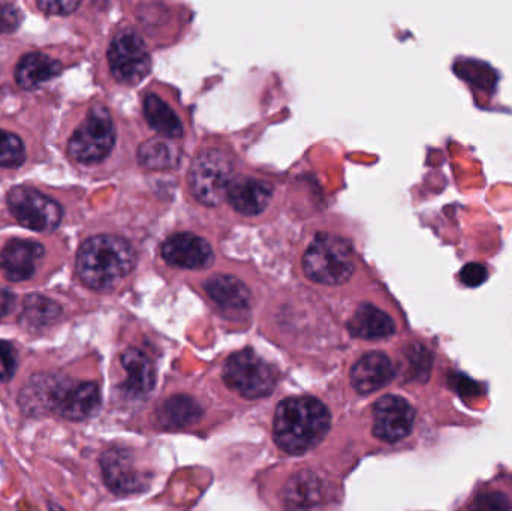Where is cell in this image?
Masks as SVG:
<instances>
[{
    "mask_svg": "<svg viewBox=\"0 0 512 511\" xmlns=\"http://www.w3.org/2000/svg\"><path fill=\"white\" fill-rule=\"evenodd\" d=\"M225 383L246 399L271 395L276 386V371L252 350L239 351L225 363Z\"/></svg>",
    "mask_w": 512,
    "mask_h": 511,
    "instance_id": "obj_6",
    "label": "cell"
},
{
    "mask_svg": "<svg viewBox=\"0 0 512 511\" xmlns=\"http://www.w3.org/2000/svg\"><path fill=\"white\" fill-rule=\"evenodd\" d=\"M233 162L228 153L207 149L192 162L189 185L198 201L206 206H218L227 198L231 185Z\"/></svg>",
    "mask_w": 512,
    "mask_h": 511,
    "instance_id": "obj_5",
    "label": "cell"
},
{
    "mask_svg": "<svg viewBox=\"0 0 512 511\" xmlns=\"http://www.w3.org/2000/svg\"><path fill=\"white\" fill-rule=\"evenodd\" d=\"M469 511H512L507 495L499 491L484 492L472 501Z\"/></svg>",
    "mask_w": 512,
    "mask_h": 511,
    "instance_id": "obj_26",
    "label": "cell"
},
{
    "mask_svg": "<svg viewBox=\"0 0 512 511\" xmlns=\"http://www.w3.org/2000/svg\"><path fill=\"white\" fill-rule=\"evenodd\" d=\"M78 6H80V2H77V0H62V2H47V0H42V2H38V8L48 15H69L72 14Z\"/></svg>",
    "mask_w": 512,
    "mask_h": 511,
    "instance_id": "obj_30",
    "label": "cell"
},
{
    "mask_svg": "<svg viewBox=\"0 0 512 511\" xmlns=\"http://www.w3.org/2000/svg\"><path fill=\"white\" fill-rule=\"evenodd\" d=\"M62 63L44 53H29L21 57L15 68V81L23 89H35L62 74Z\"/></svg>",
    "mask_w": 512,
    "mask_h": 511,
    "instance_id": "obj_17",
    "label": "cell"
},
{
    "mask_svg": "<svg viewBox=\"0 0 512 511\" xmlns=\"http://www.w3.org/2000/svg\"><path fill=\"white\" fill-rule=\"evenodd\" d=\"M207 294L216 305L231 311H240L251 305V291L240 279L228 275H216L206 284Z\"/></svg>",
    "mask_w": 512,
    "mask_h": 511,
    "instance_id": "obj_20",
    "label": "cell"
},
{
    "mask_svg": "<svg viewBox=\"0 0 512 511\" xmlns=\"http://www.w3.org/2000/svg\"><path fill=\"white\" fill-rule=\"evenodd\" d=\"M71 384L54 374H36L29 378L18 395V405L27 416L56 413Z\"/></svg>",
    "mask_w": 512,
    "mask_h": 511,
    "instance_id": "obj_10",
    "label": "cell"
},
{
    "mask_svg": "<svg viewBox=\"0 0 512 511\" xmlns=\"http://www.w3.org/2000/svg\"><path fill=\"white\" fill-rule=\"evenodd\" d=\"M303 269L307 278L321 285H342L355 272L351 245L333 234H318L304 252Z\"/></svg>",
    "mask_w": 512,
    "mask_h": 511,
    "instance_id": "obj_3",
    "label": "cell"
},
{
    "mask_svg": "<svg viewBox=\"0 0 512 511\" xmlns=\"http://www.w3.org/2000/svg\"><path fill=\"white\" fill-rule=\"evenodd\" d=\"M17 371V351L12 344L0 341V383H8Z\"/></svg>",
    "mask_w": 512,
    "mask_h": 511,
    "instance_id": "obj_28",
    "label": "cell"
},
{
    "mask_svg": "<svg viewBox=\"0 0 512 511\" xmlns=\"http://www.w3.org/2000/svg\"><path fill=\"white\" fill-rule=\"evenodd\" d=\"M144 116H146L149 125L159 134L170 138L182 137V120L177 116L176 111L158 95L150 93L146 96V99H144Z\"/></svg>",
    "mask_w": 512,
    "mask_h": 511,
    "instance_id": "obj_22",
    "label": "cell"
},
{
    "mask_svg": "<svg viewBox=\"0 0 512 511\" xmlns=\"http://www.w3.org/2000/svg\"><path fill=\"white\" fill-rule=\"evenodd\" d=\"M273 191V186L264 180L239 177L231 182L227 200L242 215L256 216L267 209L273 198Z\"/></svg>",
    "mask_w": 512,
    "mask_h": 511,
    "instance_id": "obj_14",
    "label": "cell"
},
{
    "mask_svg": "<svg viewBox=\"0 0 512 511\" xmlns=\"http://www.w3.org/2000/svg\"><path fill=\"white\" fill-rule=\"evenodd\" d=\"M44 254L45 249L41 243L11 240L0 251V272L11 282L27 281L35 275L36 264Z\"/></svg>",
    "mask_w": 512,
    "mask_h": 511,
    "instance_id": "obj_13",
    "label": "cell"
},
{
    "mask_svg": "<svg viewBox=\"0 0 512 511\" xmlns=\"http://www.w3.org/2000/svg\"><path fill=\"white\" fill-rule=\"evenodd\" d=\"M141 165L152 170H167L179 162V150L164 138H152L140 147L138 152Z\"/></svg>",
    "mask_w": 512,
    "mask_h": 511,
    "instance_id": "obj_24",
    "label": "cell"
},
{
    "mask_svg": "<svg viewBox=\"0 0 512 511\" xmlns=\"http://www.w3.org/2000/svg\"><path fill=\"white\" fill-rule=\"evenodd\" d=\"M116 143V129L107 108L92 107L86 119L80 123L71 140L68 152L72 159L81 164H96L104 161Z\"/></svg>",
    "mask_w": 512,
    "mask_h": 511,
    "instance_id": "obj_4",
    "label": "cell"
},
{
    "mask_svg": "<svg viewBox=\"0 0 512 511\" xmlns=\"http://www.w3.org/2000/svg\"><path fill=\"white\" fill-rule=\"evenodd\" d=\"M393 377V363L384 353L364 354L351 371L352 386L363 395L382 389L393 380Z\"/></svg>",
    "mask_w": 512,
    "mask_h": 511,
    "instance_id": "obj_15",
    "label": "cell"
},
{
    "mask_svg": "<svg viewBox=\"0 0 512 511\" xmlns=\"http://www.w3.org/2000/svg\"><path fill=\"white\" fill-rule=\"evenodd\" d=\"M26 161L24 143L11 132L0 129V167L17 168Z\"/></svg>",
    "mask_w": 512,
    "mask_h": 511,
    "instance_id": "obj_25",
    "label": "cell"
},
{
    "mask_svg": "<svg viewBox=\"0 0 512 511\" xmlns=\"http://www.w3.org/2000/svg\"><path fill=\"white\" fill-rule=\"evenodd\" d=\"M348 330L354 338L376 341L393 336L396 333V321L382 309L364 303L349 320Z\"/></svg>",
    "mask_w": 512,
    "mask_h": 511,
    "instance_id": "obj_16",
    "label": "cell"
},
{
    "mask_svg": "<svg viewBox=\"0 0 512 511\" xmlns=\"http://www.w3.org/2000/svg\"><path fill=\"white\" fill-rule=\"evenodd\" d=\"M137 254L122 237L102 234L90 237L77 254V273L86 287L95 291H111L131 275Z\"/></svg>",
    "mask_w": 512,
    "mask_h": 511,
    "instance_id": "obj_1",
    "label": "cell"
},
{
    "mask_svg": "<svg viewBox=\"0 0 512 511\" xmlns=\"http://www.w3.org/2000/svg\"><path fill=\"white\" fill-rule=\"evenodd\" d=\"M203 416V410L197 401L189 396H173L159 407L158 417L162 425L170 428H183L194 425Z\"/></svg>",
    "mask_w": 512,
    "mask_h": 511,
    "instance_id": "obj_23",
    "label": "cell"
},
{
    "mask_svg": "<svg viewBox=\"0 0 512 511\" xmlns=\"http://www.w3.org/2000/svg\"><path fill=\"white\" fill-rule=\"evenodd\" d=\"M101 471L105 485L113 494H138L149 485V477L138 468L134 455L125 449H110L101 456Z\"/></svg>",
    "mask_w": 512,
    "mask_h": 511,
    "instance_id": "obj_9",
    "label": "cell"
},
{
    "mask_svg": "<svg viewBox=\"0 0 512 511\" xmlns=\"http://www.w3.org/2000/svg\"><path fill=\"white\" fill-rule=\"evenodd\" d=\"M62 317V306L41 294H30L24 299L20 315L21 326L30 330L45 329Z\"/></svg>",
    "mask_w": 512,
    "mask_h": 511,
    "instance_id": "obj_21",
    "label": "cell"
},
{
    "mask_svg": "<svg viewBox=\"0 0 512 511\" xmlns=\"http://www.w3.org/2000/svg\"><path fill=\"white\" fill-rule=\"evenodd\" d=\"M162 257L180 269H204L213 263V249L203 237L192 233H177L162 245Z\"/></svg>",
    "mask_w": 512,
    "mask_h": 511,
    "instance_id": "obj_12",
    "label": "cell"
},
{
    "mask_svg": "<svg viewBox=\"0 0 512 511\" xmlns=\"http://www.w3.org/2000/svg\"><path fill=\"white\" fill-rule=\"evenodd\" d=\"M21 15L17 6L0 2V35L15 32L20 26Z\"/></svg>",
    "mask_w": 512,
    "mask_h": 511,
    "instance_id": "obj_29",
    "label": "cell"
},
{
    "mask_svg": "<svg viewBox=\"0 0 512 511\" xmlns=\"http://www.w3.org/2000/svg\"><path fill=\"white\" fill-rule=\"evenodd\" d=\"M108 63L117 81L137 84L149 74L150 54L134 30H120L108 48Z\"/></svg>",
    "mask_w": 512,
    "mask_h": 511,
    "instance_id": "obj_8",
    "label": "cell"
},
{
    "mask_svg": "<svg viewBox=\"0 0 512 511\" xmlns=\"http://www.w3.org/2000/svg\"><path fill=\"white\" fill-rule=\"evenodd\" d=\"M99 404H101V392L98 384L86 381V383L69 386L57 414L71 422H81L92 416L98 410Z\"/></svg>",
    "mask_w": 512,
    "mask_h": 511,
    "instance_id": "obj_18",
    "label": "cell"
},
{
    "mask_svg": "<svg viewBox=\"0 0 512 511\" xmlns=\"http://www.w3.org/2000/svg\"><path fill=\"white\" fill-rule=\"evenodd\" d=\"M15 294L6 288L0 287V320L8 317L15 306Z\"/></svg>",
    "mask_w": 512,
    "mask_h": 511,
    "instance_id": "obj_31",
    "label": "cell"
},
{
    "mask_svg": "<svg viewBox=\"0 0 512 511\" xmlns=\"http://www.w3.org/2000/svg\"><path fill=\"white\" fill-rule=\"evenodd\" d=\"M415 410L406 399L387 395L379 399L373 413V435L387 443H397L411 434Z\"/></svg>",
    "mask_w": 512,
    "mask_h": 511,
    "instance_id": "obj_11",
    "label": "cell"
},
{
    "mask_svg": "<svg viewBox=\"0 0 512 511\" xmlns=\"http://www.w3.org/2000/svg\"><path fill=\"white\" fill-rule=\"evenodd\" d=\"M8 207L18 224L38 233H50L62 222V206L29 186L12 188L8 192Z\"/></svg>",
    "mask_w": 512,
    "mask_h": 511,
    "instance_id": "obj_7",
    "label": "cell"
},
{
    "mask_svg": "<svg viewBox=\"0 0 512 511\" xmlns=\"http://www.w3.org/2000/svg\"><path fill=\"white\" fill-rule=\"evenodd\" d=\"M490 278L489 267L484 263H468L457 273L456 279L466 288H478L486 284Z\"/></svg>",
    "mask_w": 512,
    "mask_h": 511,
    "instance_id": "obj_27",
    "label": "cell"
},
{
    "mask_svg": "<svg viewBox=\"0 0 512 511\" xmlns=\"http://www.w3.org/2000/svg\"><path fill=\"white\" fill-rule=\"evenodd\" d=\"M122 366L126 372L125 389L132 395H147L155 386L156 374L152 360L137 348H129L122 354Z\"/></svg>",
    "mask_w": 512,
    "mask_h": 511,
    "instance_id": "obj_19",
    "label": "cell"
},
{
    "mask_svg": "<svg viewBox=\"0 0 512 511\" xmlns=\"http://www.w3.org/2000/svg\"><path fill=\"white\" fill-rule=\"evenodd\" d=\"M330 423V413L318 399L310 396L285 399L274 414V441L285 452L301 455L324 440Z\"/></svg>",
    "mask_w": 512,
    "mask_h": 511,
    "instance_id": "obj_2",
    "label": "cell"
}]
</instances>
